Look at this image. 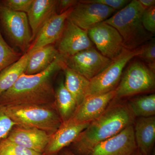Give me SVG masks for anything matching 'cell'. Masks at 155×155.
Returning a JSON list of instances; mask_svg holds the SVG:
<instances>
[{
    "mask_svg": "<svg viewBox=\"0 0 155 155\" xmlns=\"http://www.w3.org/2000/svg\"><path fill=\"white\" fill-rule=\"evenodd\" d=\"M65 67L59 54L42 72L31 75L23 73L12 87L0 95V104L5 107L55 105L53 80Z\"/></svg>",
    "mask_w": 155,
    "mask_h": 155,
    "instance_id": "obj_1",
    "label": "cell"
},
{
    "mask_svg": "<svg viewBox=\"0 0 155 155\" xmlns=\"http://www.w3.org/2000/svg\"><path fill=\"white\" fill-rule=\"evenodd\" d=\"M135 117L127 103L114 98L104 113L78 136L70 150L76 155H88L100 143L133 125Z\"/></svg>",
    "mask_w": 155,
    "mask_h": 155,
    "instance_id": "obj_2",
    "label": "cell"
},
{
    "mask_svg": "<svg viewBox=\"0 0 155 155\" xmlns=\"http://www.w3.org/2000/svg\"><path fill=\"white\" fill-rule=\"evenodd\" d=\"M144 10L139 1L133 0L104 21L118 31L127 49H135L152 39L153 35L145 30L142 23Z\"/></svg>",
    "mask_w": 155,
    "mask_h": 155,
    "instance_id": "obj_3",
    "label": "cell"
},
{
    "mask_svg": "<svg viewBox=\"0 0 155 155\" xmlns=\"http://www.w3.org/2000/svg\"><path fill=\"white\" fill-rule=\"evenodd\" d=\"M4 107L17 126L37 128L52 135L63 123L55 105Z\"/></svg>",
    "mask_w": 155,
    "mask_h": 155,
    "instance_id": "obj_4",
    "label": "cell"
},
{
    "mask_svg": "<svg viewBox=\"0 0 155 155\" xmlns=\"http://www.w3.org/2000/svg\"><path fill=\"white\" fill-rule=\"evenodd\" d=\"M141 52V46L132 50L124 49L101 73L90 80L85 98L104 94L115 90L120 82L126 65Z\"/></svg>",
    "mask_w": 155,
    "mask_h": 155,
    "instance_id": "obj_5",
    "label": "cell"
},
{
    "mask_svg": "<svg viewBox=\"0 0 155 155\" xmlns=\"http://www.w3.org/2000/svg\"><path fill=\"white\" fill-rule=\"evenodd\" d=\"M155 86V72L146 64L136 60L131 62L123 72L115 89V98L119 100L151 91Z\"/></svg>",
    "mask_w": 155,
    "mask_h": 155,
    "instance_id": "obj_6",
    "label": "cell"
},
{
    "mask_svg": "<svg viewBox=\"0 0 155 155\" xmlns=\"http://www.w3.org/2000/svg\"><path fill=\"white\" fill-rule=\"evenodd\" d=\"M0 28L14 46L24 54L32 42V34L27 14L16 12L0 2Z\"/></svg>",
    "mask_w": 155,
    "mask_h": 155,
    "instance_id": "obj_7",
    "label": "cell"
},
{
    "mask_svg": "<svg viewBox=\"0 0 155 155\" xmlns=\"http://www.w3.org/2000/svg\"><path fill=\"white\" fill-rule=\"evenodd\" d=\"M61 56L66 67L89 81L101 73L111 61L94 48L82 51L73 55Z\"/></svg>",
    "mask_w": 155,
    "mask_h": 155,
    "instance_id": "obj_8",
    "label": "cell"
},
{
    "mask_svg": "<svg viewBox=\"0 0 155 155\" xmlns=\"http://www.w3.org/2000/svg\"><path fill=\"white\" fill-rule=\"evenodd\" d=\"M87 32L98 51L111 61L119 56L125 48L122 36L118 31L104 22L97 24Z\"/></svg>",
    "mask_w": 155,
    "mask_h": 155,
    "instance_id": "obj_9",
    "label": "cell"
},
{
    "mask_svg": "<svg viewBox=\"0 0 155 155\" xmlns=\"http://www.w3.org/2000/svg\"><path fill=\"white\" fill-rule=\"evenodd\" d=\"M55 46L59 54L63 57L72 56L94 48L87 30L75 25L68 18L62 35Z\"/></svg>",
    "mask_w": 155,
    "mask_h": 155,
    "instance_id": "obj_10",
    "label": "cell"
},
{
    "mask_svg": "<svg viewBox=\"0 0 155 155\" xmlns=\"http://www.w3.org/2000/svg\"><path fill=\"white\" fill-rule=\"evenodd\" d=\"M116 11L104 5L84 3L79 1L68 18L80 28L88 31L109 19Z\"/></svg>",
    "mask_w": 155,
    "mask_h": 155,
    "instance_id": "obj_11",
    "label": "cell"
},
{
    "mask_svg": "<svg viewBox=\"0 0 155 155\" xmlns=\"http://www.w3.org/2000/svg\"><path fill=\"white\" fill-rule=\"evenodd\" d=\"M133 125L100 143L88 155H133L137 150Z\"/></svg>",
    "mask_w": 155,
    "mask_h": 155,
    "instance_id": "obj_12",
    "label": "cell"
},
{
    "mask_svg": "<svg viewBox=\"0 0 155 155\" xmlns=\"http://www.w3.org/2000/svg\"><path fill=\"white\" fill-rule=\"evenodd\" d=\"M115 90L104 94L85 97L70 119L78 123H90L104 113L115 98Z\"/></svg>",
    "mask_w": 155,
    "mask_h": 155,
    "instance_id": "obj_13",
    "label": "cell"
},
{
    "mask_svg": "<svg viewBox=\"0 0 155 155\" xmlns=\"http://www.w3.org/2000/svg\"><path fill=\"white\" fill-rule=\"evenodd\" d=\"M73 8L60 14H56L45 23L26 52L31 53L40 48L56 43L64 31L65 23Z\"/></svg>",
    "mask_w": 155,
    "mask_h": 155,
    "instance_id": "obj_14",
    "label": "cell"
},
{
    "mask_svg": "<svg viewBox=\"0 0 155 155\" xmlns=\"http://www.w3.org/2000/svg\"><path fill=\"white\" fill-rule=\"evenodd\" d=\"M89 124L78 123L71 119L63 122L57 131L51 136L44 155L58 154L72 144Z\"/></svg>",
    "mask_w": 155,
    "mask_h": 155,
    "instance_id": "obj_15",
    "label": "cell"
},
{
    "mask_svg": "<svg viewBox=\"0 0 155 155\" xmlns=\"http://www.w3.org/2000/svg\"><path fill=\"white\" fill-rule=\"evenodd\" d=\"M51 136L37 128L15 125L7 138L17 144L44 154Z\"/></svg>",
    "mask_w": 155,
    "mask_h": 155,
    "instance_id": "obj_16",
    "label": "cell"
},
{
    "mask_svg": "<svg viewBox=\"0 0 155 155\" xmlns=\"http://www.w3.org/2000/svg\"><path fill=\"white\" fill-rule=\"evenodd\" d=\"M58 0H34L27 14L33 41L45 23L57 14Z\"/></svg>",
    "mask_w": 155,
    "mask_h": 155,
    "instance_id": "obj_17",
    "label": "cell"
},
{
    "mask_svg": "<svg viewBox=\"0 0 155 155\" xmlns=\"http://www.w3.org/2000/svg\"><path fill=\"white\" fill-rule=\"evenodd\" d=\"M134 128L137 150L143 155H150L155 141V116L139 118Z\"/></svg>",
    "mask_w": 155,
    "mask_h": 155,
    "instance_id": "obj_18",
    "label": "cell"
},
{
    "mask_svg": "<svg viewBox=\"0 0 155 155\" xmlns=\"http://www.w3.org/2000/svg\"><path fill=\"white\" fill-rule=\"evenodd\" d=\"M29 53L30 57L24 73L28 75H35L45 71L59 55L54 45L45 46Z\"/></svg>",
    "mask_w": 155,
    "mask_h": 155,
    "instance_id": "obj_19",
    "label": "cell"
},
{
    "mask_svg": "<svg viewBox=\"0 0 155 155\" xmlns=\"http://www.w3.org/2000/svg\"><path fill=\"white\" fill-rule=\"evenodd\" d=\"M64 85L75 100L77 107L85 98L90 81L72 69L65 67Z\"/></svg>",
    "mask_w": 155,
    "mask_h": 155,
    "instance_id": "obj_20",
    "label": "cell"
},
{
    "mask_svg": "<svg viewBox=\"0 0 155 155\" xmlns=\"http://www.w3.org/2000/svg\"><path fill=\"white\" fill-rule=\"evenodd\" d=\"M30 55V53H24L18 61L0 72V95L12 87L25 73Z\"/></svg>",
    "mask_w": 155,
    "mask_h": 155,
    "instance_id": "obj_21",
    "label": "cell"
},
{
    "mask_svg": "<svg viewBox=\"0 0 155 155\" xmlns=\"http://www.w3.org/2000/svg\"><path fill=\"white\" fill-rule=\"evenodd\" d=\"M55 104L62 122L68 121L72 117L77 107L75 100L61 79L55 89Z\"/></svg>",
    "mask_w": 155,
    "mask_h": 155,
    "instance_id": "obj_22",
    "label": "cell"
},
{
    "mask_svg": "<svg viewBox=\"0 0 155 155\" xmlns=\"http://www.w3.org/2000/svg\"><path fill=\"white\" fill-rule=\"evenodd\" d=\"M127 103L135 117L147 118L155 116V94L138 97Z\"/></svg>",
    "mask_w": 155,
    "mask_h": 155,
    "instance_id": "obj_23",
    "label": "cell"
},
{
    "mask_svg": "<svg viewBox=\"0 0 155 155\" xmlns=\"http://www.w3.org/2000/svg\"><path fill=\"white\" fill-rule=\"evenodd\" d=\"M23 54L7 42L0 28V72L18 61Z\"/></svg>",
    "mask_w": 155,
    "mask_h": 155,
    "instance_id": "obj_24",
    "label": "cell"
},
{
    "mask_svg": "<svg viewBox=\"0 0 155 155\" xmlns=\"http://www.w3.org/2000/svg\"><path fill=\"white\" fill-rule=\"evenodd\" d=\"M0 155H44L6 138L0 141Z\"/></svg>",
    "mask_w": 155,
    "mask_h": 155,
    "instance_id": "obj_25",
    "label": "cell"
},
{
    "mask_svg": "<svg viewBox=\"0 0 155 155\" xmlns=\"http://www.w3.org/2000/svg\"><path fill=\"white\" fill-rule=\"evenodd\" d=\"M141 52L137 57L144 60L146 64L155 72V42L154 39L141 46Z\"/></svg>",
    "mask_w": 155,
    "mask_h": 155,
    "instance_id": "obj_26",
    "label": "cell"
},
{
    "mask_svg": "<svg viewBox=\"0 0 155 155\" xmlns=\"http://www.w3.org/2000/svg\"><path fill=\"white\" fill-rule=\"evenodd\" d=\"M15 125L16 124L6 113L5 107L0 104V141L8 137Z\"/></svg>",
    "mask_w": 155,
    "mask_h": 155,
    "instance_id": "obj_27",
    "label": "cell"
},
{
    "mask_svg": "<svg viewBox=\"0 0 155 155\" xmlns=\"http://www.w3.org/2000/svg\"><path fill=\"white\" fill-rule=\"evenodd\" d=\"M34 0H1V2L9 9L16 12L27 14Z\"/></svg>",
    "mask_w": 155,
    "mask_h": 155,
    "instance_id": "obj_28",
    "label": "cell"
},
{
    "mask_svg": "<svg viewBox=\"0 0 155 155\" xmlns=\"http://www.w3.org/2000/svg\"><path fill=\"white\" fill-rule=\"evenodd\" d=\"M142 25L145 30L153 35L155 32V6L145 9L141 17Z\"/></svg>",
    "mask_w": 155,
    "mask_h": 155,
    "instance_id": "obj_29",
    "label": "cell"
},
{
    "mask_svg": "<svg viewBox=\"0 0 155 155\" xmlns=\"http://www.w3.org/2000/svg\"><path fill=\"white\" fill-rule=\"evenodd\" d=\"M82 2L86 3H96L108 6L117 11L120 10L130 2L127 0H82Z\"/></svg>",
    "mask_w": 155,
    "mask_h": 155,
    "instance_id": "obj_30",
    "label": "cell"
},
{
    "mask_svg": "<svg viewBox=\"0 0 155 155\" xmlns=\"http://www.w3.org/2000/svg\"><path fill=\"white\" fill-rule=\"evenodd\" d=\"M79 3L77 0H60L57 5V14H60L74 8Z\"/></svg>",
    "mask_w": 155,
    "mask_h": 155,
    "instance_id": "obj_31",
    "label": "cell"
},
{
    "mask_svg": "<svg viewBox=\"0 0 155 155\" xmlns=\"http://www.w3.org/2000/svg\"><path fill=\"white\" fill-rule=\"evenodd\" d=\"M138 1L145 10L155 6V0H138Z\"/></svg>",
    "mask_w": 155,
    "mask_h": 155,
    "instance_id": "obj_32",
    "label": "cell"
},
{
    "mask_svg": "<svg viewBox=\"0 0 155 155\" xmlns=\"http://www.w3.org/2000/svg\"><path fill=\"white\" fill-rule=\"evenodd\" d=\"M60 155H76L69 149H63L60 151Z\"/></svg>",
    "mask_w": 155,
    "mask_h": 155,
    "instance_id": "obj_33",
    "label": "cell"
},
{
    "mask_svg": "<svg viewBox=\"0 0 155 155\" xmlns=\"http://www.w3.org/2000/svg\"><path fill=\"white\" fill-rule=\"evenodd\" d=\"M133 155H143L137 149V150L136 151V152L135 153H134V154Z\"/></svg>",
    "mask_w": 155,
    "mask_h": 155,
    "instance_id": "obj_34",
    "label": "cell"
},
{
    "mask_svg": "<svg viewBox=\"0 0 155 155\" xmlns=\"http://www.w3.org/2000/svg\"><path fill=\"white\" fill-rule=\"evenodd\" d=\"M44 155H58V154H56Z\"/></svg>",
    "mask_w": 155,
    "mask_h": 155,
    "instance_id": "obj_35",
    "label": "cell"
}]
</instances>
